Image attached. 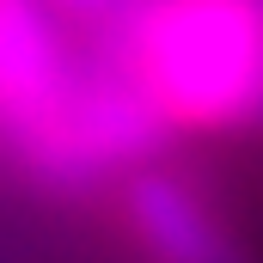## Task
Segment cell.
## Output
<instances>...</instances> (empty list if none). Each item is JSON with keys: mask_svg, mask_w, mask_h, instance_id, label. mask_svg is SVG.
<instances>
[{"mask_svg": "<svg viewBox=\"0 0 263 263\" xmlns=\"http://www.w3.org/2000/svg\"><path fill=\"white\" fill-rule=\"evenodd\" d=\"M117 208H123V233L147 263H263L257 245L190 178L165 165L129 172L117 190Z\"/></svg>", "mask_w": 263, "mask_h": 263, "instance_id": "obj_2", "label": "cell"}, {"mask_svg": "<svg viewBox=\"0 0 263 263\" xmlns=\"http://www.w3.org/2000/svg\"><path fill=\"white\" fill-rule=\"evenodd\" d=\"M178 135L263 129V0H147L92 31Z\"/></svg>", "mask_w": 263, "mask_h": 263, "instance_id": "obj_1", "label": "cell"}, {"mask_svg": "<svg viewBox=\"0 0 263 263\" xmlns=\"http://www.w3.org/2000/svg\"><path fill=\"white\" fill-rule=\"evenodd\" d=\"M135 6H147V0H49V12H55V18L86 25V31H110V25H123Z\"/></svg>", "mask_w": 263, "mask_h": 263, "instance_id": "obj_3", "label": "cell"}]
</instances>
